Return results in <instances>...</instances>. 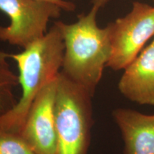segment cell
Segmentation results:
<instances>
[{"instance_id": "cell-1", "label": "cell", "mask_w": 154, "mask_h": 154, "mask_svg": "<svg viewBox=\"0 0 154 154\" xmlns=\"http://www.w3.org/2000/svg\"><path fill=\"white\" fill-rule=\"evenodd\" d=\"M110 0H92L86 14L79 16L72 24L58 21L64 44L61 72L92 96L107 67L111 55L109 27L100 28L96 17L101 8Z\"/></svg>"}, {"instance_id": "cell-2", "label": "cell", "mask_w": 154, "mask_h": 154, "mask_svg": "<svg viewBox=\"0 0 154 154\" xmlns=\"http://www.w3.org/2000/svg\"><path fill=\"white\" fill-rule=\"evenodd\" d=\"M64 44L57 24L45 35L24 49L9 54L19 69V84L22 96L14 109L0 119V126L19 131L29 109L44 86L57 78L62 67Z\"/></svg>"}, {"instance_id": "cell-3", "label": "cell", "mask_w": 154, "mask_h": 154, "mask_svg": "<svg viewBox=\"0 0 154 154\" xmlns=\"http://www.w3.org/2000/svg\"><path fill=\"white\" fill-rule=\"evenodd\" d=\"M92 96L61 72L57 78L56 154H87L94 124Z\"/></svg>"}, {"instance_id": "cell-4", "label": "cell", "mask_w": 154, "mask_h": 154, "mask_svg": "<svg viewBox=\"0 0 154 154\" xmlns=\"http://www.w3.org/2000/svg\"><path fill=\"white\" fill-rule=\"evenodd\" d=\"M111 55L107 67L113 71L124 69L154 37V6L135 2L124 17L108 25Z\"/></svg>"}, {"instance_id": "cell-5", "label": "cell", "mask_w": 154, "mask_h": 154, "mask_svg": "<svg viewBox=\"0 0 154 154\" xmlns=\"http://www.w3.org/2000/svg\"><path fill=\"white\" fill-rule=\"evenodd\" d=\"M0 10L10 19L9 26H0V41L25 49L47 34L48 22L62 9L41 0H0Z\"/></svg>"}, {"instance_id": "cell-6", "label": "cell", "mask_w": 154, "mask_h": 154, "mask_svg": "<svg viewBox=\"0 0 154 154\" xmlns=\"http://www.w3.org/2000/svg\"><path fill=\"white\" fill-rule=\"evenodd\" d=\"M57 78L44 86L36 96L19 131L36 154H56Z\"/></svg>"}, {"instance_id": "cell-7", "label": "cell", "mask_w": 154, "mask_h": 154, "mask_svg": "<svg viewBox=\"0 0 154 154\" xmlns=\"http://www.w3.org/2000/svg\"><path fill=\"white\" fill-rule=\"evenodd\" d=\"M124 70L118 84L121 94L140 105L154 106V37Z\"/></svg>"}, {"instance_id": "cell-8", "label": "cell", "mask_w": 154, "mask_h": 154, "mask_svg": "<svg viewBox=\"0 0 154 154\" xmlns=\"http://www.w3.org/2000/svg\"><path fill=\"white\" fill-rule=\"evenodd\" d=\"M112 116L124 140V154H154V114L118 108Z\"/></svg>"}, {"instance_id": "cell-9", "label": "cell", "mask_w": 154, "mask_h": 154, "mask_svg": "<svg viewBox=\"0 0 154 154\" xmlns=\"http://www.w3.org/2000/svg\"><path fill=\"white\" fill-rule=\"evenodd\" d=\"M7 58L9 54L0 50V119L12 110L18 101L14 89L19 84V77L11 71Z\"/></svg>"}, {"instance_id": "cell-10", "label": "cell", "mask_w": 154, "mask_h": 154, "mask_svg": "<svg viewBox=\"0 0 154 154\" xmlns=\"http://www.w3.org/2000/svg\"><path fill=\"white\" fill-rule=\"evenodd\" d=\"M0 154H36L18 131L0 126Z\"/></svg>"}, {"instance_id": "cell-11", "label": "cell", "mask_w": 154, "mask_h": 154, "mask_svg": "<svg viewBox=\"0 0 154 154\" xmlns=\"http://www.w3.org/2000/svg\"><path fill=\"white\" fill-rule=\"evenodd\" d=\"M48 2H51L54 5L59 6L62 10L66 11H74L76 9V5L72 2L64 1V0H41Z\"/></svg>"}]
</instances>
